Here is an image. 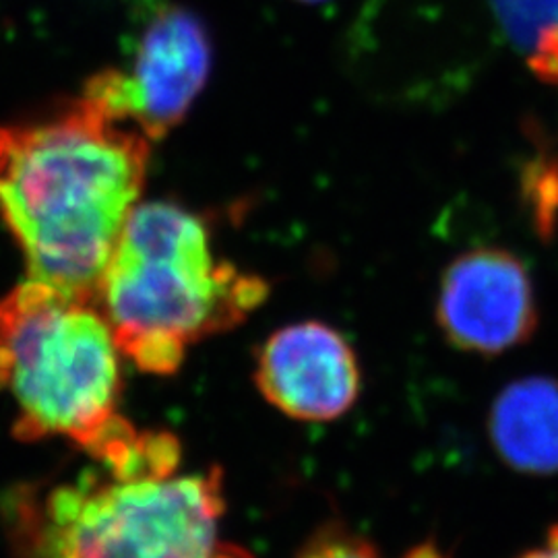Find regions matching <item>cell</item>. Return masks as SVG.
I'll return each instance as SVG.
<instances>
[{
	"mask_svg": "<svg viewBox=\"0 0 558 558\" xmlns=\"http://www.w3.org/2000/svg\"><path fill=\"white\" fill-rule=\"evenodd\" d=\"M151 143L85 89L46 114L0 124V221L29 279L96 302L140 205Z\"/></svg>",
	"mask_w": 558,
	"mask_h": 558,
	"instance_id": "obj_1",
	"label": "cell"
},
{
	"mask_svg": "<svg viewBox=\"0 0 558 558\" xmlns=\"http://www.w3.org/2000/svg\"><path fill=\"white\" fill-rule=\"evenodd\" d=\"M119 343L94 300L27 279L0 299V393L17 439H64L117 478L172 472L180 442L120 414Z\"/></svg>",
	"mask_w": 558,
	"mask_h": 558,
	"instance_id": "obj_2",
	"label": "cell"
},
{
	"mask_svg": "<svg viewBox=\"0 0 558 558\" xmlns=\"http://www.w3.org/2000/svg\"><path fill=\"white\" fill-rule=\"evenodd\" d=\"M265 296L259 276L216 257L203 220L156 201L129 216L96 302L122 356L166 377L195 343L234 329Z\"/></svg>",
	"mask_w": 558,
	"mask_h": 558,
	"instance_id": "obj_3",
	"label": "cell"
},
{
	"mask_svg": "<svg viewBox=\"0 0 558 558\" xmlns=\"http://www.w3.org/2000/svg\"><path fill=\"white\" fill-rule=\"evenodd\" d=\"M218 468L117 478L83 474L0 500L13 558H253L221 539Z\"/></svg>",
	"mask_w": 558,
	"mask_h": 558,
	"instance_id": "obj_4",
	"label": "cell"
},
{
	"mask_svg": "<svg viewBox=\"0 0 558 558\" xmlns=\"http://www.w3.org/2000/svg\"><path fill=\"white\" fill-rule=\"evenodd\" d=\"M211 69L205 23L186 7L166 4L145 23L129 71L108 69L85 92L149 141L170 133L186 117Z\"/></svg>",
	"mask_w": 558,
	"mask_h": 558,
	"instance_id": "obj_5",
	"label": "cell"
},
{
	"mask_svg": "<svg viewBox=\"0 0 558 558\" xmlns=\"http://www.w3.org/2000/svg\"><path fill=\"white\" fill-rule=\"evenodd\" d=\"M435 319L442 338L461 352L490 359L515 350L538 327L530 269L497 246L461 253L440 278Z\"/></svg>",
	"mask_w": 558,
	"mask_h": 558,
	"instance_id": "obj_6",
	"label": "cell"
},
{
	"mask_svg": "<svg viewBox=\"0 0 558 558\" xmlns=\"http://www.w3.org/2000/svg\"><path fill=\"white\" fill-rule=\"evenodd\" d=\"M255 383L288 418L331 422L359 401L362 373L348 339L325 323L304 320L263 343Z\"/></svg>",
	"mask_w": 558,
	"mask_h": 558,
	"instance_id": "obj_7",
	"label": "cell"
},
{
	"mask_svg": "<svg viewBox=\"0 0 558 558\" xmlns=\"http://www.w3.org/2000/svg\"><path fill=\"white\" fill-rule=\"evenodd\" d=\"M488 437L511 470L558 474V379L538 375L509 383L493 401Z\"/></svg>",
	"mask_w": 558,
	"mask_h": 558,
	"instance_id": "obj_8",
	"label": "cell"
},
{
	"mask_svg": "<svg viewBox=\"0 0 558 558\" xmlns=\"http://www.w3.org/2000/svg\"><path fill=\"white\" fill-rule=\"evenodd\" d=\"M294 558H380L379 550L339 521H329L306 539Z\"/></svg>",
	"mask_w": 558,
	"mask_h": 558,
	"instance_id": "obj_9",
	"label": "cell"
},
{
	"mask_svg": "<svg viewBox=\"0 0 558 558\" xmlns=\"http://www.w3.org/2000/svg\"><path fill=\"white\" fill-rule=\"evenodd\" d=\"M527 64L538 75V80L558 87V23L539 32L536 41L530 46Z\"/></svg>",
	"mask_w": 558,
	"mask_h": 558,
	"instance_id": "obj_10",
	"label": "cell"
},
{
	"mask_svg": "<svg viewBox=\"0 0 558 558\" xmlns=\"http://www.w3.org/2000/svg\"><path fill=\"white\" fill-rule=\"evenodd\" d=\"M515 558H558V523H555L538 546L521 553Z\"/></svg>",
	"mask_w": 558,
	"mask_h": 558,
	"instance_id": "obj_11",
	"label": "cell"
},
{
	"mask_svg": "<svg viewBox=\"0 0 558 558\" xmlns=\"http://www.w3.org/2000/svg\"><path fill=\"white\" fill-rule=\"evenodd\" d=\"M405 558H442V555H440L435 546H420V548L410 550Z\"/></svg>",
	"mask_w": 558,
	"mask_h": 558,
	"instance_id": "obj_12",
	"label": "cell"
},
{
	"mask_svg": "<svg viewBox=\"0 0 558 558\" xmlns=\"http://www.w3.org/2000/svg\"><path fill=\"white\" fill-rule=\"evenodd\" d=\"M299 2H304V4H317V2H325V0H299Z\"/></svg>",
	"mask_w": 558,
	"mask_h": 558,
	"instance_id": "obj_13",
	"label": "cell"
}]
</instances>
